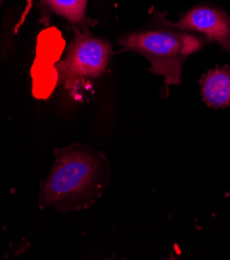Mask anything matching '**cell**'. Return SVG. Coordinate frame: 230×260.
<instances>
[{"label":"cell","instance_id":"obj_6","mask_svg":"<svg viewBox=\"0 0 230 260\" xmlns=\"http://www.w3.org/2000/svg\"><path fill=\"white\" fill-rule=\"evenodd\" d=\"M56 14L72 23H79L84 19L87 0H46Z\"/></svg>","mask_w":230,"mask_h":260},{"label":"cell","instance_id":"obj_3","mask_svg":"<svg viewBox=\"0 0 230 260\" xmlns=\"http://www.w3.org/2000/svg\"><path fill=\"white\" fill-rule=\"evenodd\" d=\"M109 42L88 32L79 34L73 41L63 60L57 63L60 81L69 86L101 76L111 58Z\"/></svg>","mask_w":230,"mask_h":260},{"label":"cell","instance_id":"obj_4","mask_svg":"<svg viewBox=\"0 0 230 260\" xmlns=\"http://www.w3.org/2000/svg\"><path fill=\"white\" fill-rule=\"evenodd\" d=\"M160 20L169 28L202 34L209 42H216L221 45L222 49L230 51V19L222 10L211 7H197L176 23L165 19Z\"/></svg>","mask_w":230,"mask_h":260},{"label":"cell","instance_id":"obj_2","mask_svg":"<svg viewBox=\"0 0 230 260\" xmlns=\"http://www.w3.org/2000/svg\"><path fill=\"white\" fill-rule=\"evenodd\" d=\"M208 40L187 32L150 29L123 36L119 44L151 62L150 72L164 76L166 85L181 84L183 63Z\"/></svg>","mask_w":230,"mask_h":260},{"label":"cell","instance_id":"obj_5","mask_svg":"<svg viewBox=\"0 0 230 260\" xmlns=\"http://www.w3.org/2000/svg\"><path fill=\"white\" fill-rule=\"evenodd\" d=\"M204 101L213 108L230 106V67L211 70L201 80Z\"/></svg>","mask_w":230,"mask_h":260},{"label":"cell","instance_id":"obj_1","mask_svg":"<svg viewBox=\"0 0 230 260\" xmlns=\"http://www.w3.org/2000/svg\"><path fill=\"white\" fill-rule=\"evenodd\" d=\"M108 180L109 165L100 151L78 143L56 149L53 167L41 186L40 206L59 212L86 209Z\"/></svg>","mask_w":230,"mask_h":260}]
</instances>
